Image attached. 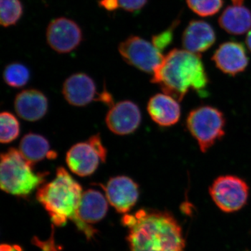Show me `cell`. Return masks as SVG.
I'll return each instance as SVG.
<instances>
[{"mask_svg":"<svg viewBox=\"0 0 251 251\" xmlns=\"http://www.w3.org/2000/svg\"><path fill=\"white\" fill-rule=\"evenodd\" d=\"M103 188L108 202L120 214L128 212L139 197L138 184L128 176L112 177Z\"/></svg>","mask_w":251,"mask_h":251,"instance_id":"cell-12","label":"cell"},{"mask_svg":"<svg viewBox=\"0 0 251 251\" xmlns=\"http://www.w3.org/2000/svg\"><path fill=\"white\" fill-rule=\"evenodd\" d=\"M19 150L11 148L1 156L0 186L4 192L26 197L45 181L48 173H36Z\"/></svg>","mask_w":251,"mask_h":251,"instance_id":"cell-4","label":"cell"},{"mask_svg":"<svg viewBox=\"0 0 251 251\" xmlns=\"http://www.w3.org/2000/svg\"><path fill=\"white\" fill-rule=\"evenodd\" d=\"M5 82L15 88H19L27 83L30 77L29 69L20 63H12L6 66L3 74Z\"/></svg>","mask_w":251,"mask_h":251,"instance_id":"cell-21","label":"cell"},{"mask_svg":"<svg viewBox=\"0 0 251 251\" xmlns=\"http://www.w3.org/2000/svg\"><path fill=\"white\" fill-rule=\"evenodd\" d=\"M188 8L201 17H210L221 11L224 0H186Z\"/></svg>","mask_w":251,"mask_h":251,"instance_id":"cell-23","label":"cell"},{"mask_svg":"<svg viewBox=\"0 0 251 251\" xmlns=\"http://www.w3.org/2000/svg\"><path fill=\"white\" fill-rule=\"evenodd\" d=\"M0 140L1 143H9L18 138L20 125L16 117L8 112H1L0 115Z\"/></svg>","mask_w":251,"mask_h":251,"instance_id":"cell-22","label":"cell"},{"mask_svg":"<svg viewBox=\"0 0 251 251\" xmlns=\"http://www.w3.org/2000/svg\"><path fill=\"white\" fill-rule=\"evenodd\" d=\"M99 6L108 11H114L120 6L118 0H100Z\"/></svg>","mask_w":251,"mask_h":251,"instance_id":"cell-26","label":"cell"},{"mask_svg":"<svg viewBox=\"0 0 251 251\" xmlns=\"http://www.w3.org/2000/svg\"><path fill=\"white\" fill-rule=\"evenodd\" d=\"M212 60L220 71L231 76L244 72L249 62L244 45L232 41L221 44L213 54Z\"/></svg>","mask_w":251,"mask_h":251,"instance_id":"cell-14","label":"cell"},{"mask_svg":"<svg viewBox=\"0 0 251 251\" xmlns=\"http://www.w3.org/2000/svg\"><path fill=\"white\" fill-rule=\"evenodd\" d=\"M108 200L99 191L89 189L82 193L76 217L73 222L90 239L95 234L91 224L101 221L108 212Z\"/></svg>","mask_w":251,"mask_h":251,"instance_id":"cell-9","label":"cell"},{"mask_svg":"<svg viewBox=\"0 0 251 251\" xmlns=\"http://www.w3.org/2000/svg\"><path fill=\"white\" fill-rule=\"evenodd\" d=\"M179 23V20L175 21L172 24L171 27L167 29L166 30L153 36L151 43L154 45L157 49L159 50L161 52L164 50L173 40V35H174V31L175 28L177 27Z\"/></svg>","mask_w":251,"mask_h":251,"instance_id":"cell-24","label":"cell"},{"mask_svg":"<svg viewBox=\"0 0 251 251\" xmlns=\"http://www.w3.org/2000/svg\"><path fill=\"white\" fill-rule=\"evenodd\" d=\"M149 115L157 125L171 126L179 121L181 107L178 100L166 94H157L148 102Z\"/></svg>","mask_w":251,"mask_h":251,"instance_id":"cell-16","label":"cell"},{"mask_svg":"<svg viewBox=\"0 0 251 251\" xmlns=\"http://www.w3.org/2000/svg\"><path fill=\"white\" fill-rule=\"evenodd\" d=\"M141 112L136 104L124 100L112 105L105 118L107 126L117 135L133 133L141 122Z\"/></svg>","mask_w":251,"mask_h":251,"instance_id":"cell-13","label":"cell"},{"mask_svg":"<svg viewBox=\"0 0 251 251\" xmlns=\"http://www.w3.org/2000/svg\"><path fill=\"white\" fill-rule=\"evenodd\" d=\"M151 82L181 101L190 90L205 97L209 78L200 54L175 49L164 56L153 74Z\"/></svg>","mask_w":251,"mask_h":251,"instance_id":"cell-2","label":"cell"},{"mask_svg":"<svg viewBox=\"0 0 251 251\" xmlns=\"http://www.w3.org/2000/svg\"><path fill=\"white\" fill-rule=\"evenodd\" d=\"M213 201L221 210L232 213L247 204L249 187L242 178L234 175H223L216 178L209 188Z\"/></svg>","mask_w":251,"mask_h":251,"instance_id":"cell-6","label":"cell"},{"mask_svg":"<svg viewBox=\"0 0 251 251\" xmlns=\"http://www.w3.org/2000/svg\"><path fill=\"white\" fill-rule=\"evenodd\" d=\"M19 151L32 166L46 158L52 159L56 157V153L50 150L48 140L36 133H28L23 137L20 143Z\"/></svg>","mask_w":251,"mask_h":251,"instance_id":"cell-19","label":"cell"},{"mask_svg":"<svg viewBox=\"0 0 251 251\" xmlns=\"http://www.w3.org/2000/svg\"><path fill=\"white\" fill-rule=\"evenodd\" d=\"M118 50L126 62L148 74H153L164 57L152 43L140 36H130L120 43Z\"/></svg>","mask_w":251,"mask_h":251,"instance_id":"cell-8","label":"cell"},{"mask_svg":"<svg viewBox=\"0 0 251 251\" xmlns=\"http://www.w3.org/2000/svg\"><path fill=\"white\" fill-rule=\"evenodd\" d=\"M46 39L54 51L59 53H68L80 45L82 33L76 23L69 18L61 17L50 23Z\"/></svg>","mask_w":251,"mask_h":251,"instance_id":"cell-11","label":"cell"},{"mask_svg":"<svg viewBox=\"0 0 251 251\" xmlns=\"http://www.w3.org/2000/svg\"><path fill=\"white\" fill-rule=\"evenodd\" d=\"M226 120L219 109L203 105L193 109L186 119V126L196 140L200 150L205 153L225 135Z\"/></svg>","mask_w":251,"mask_h":251,"instance_id":"cell-5","label":"cell"},{"mask_svg":"<svg viewBox=\"0 0 251 251\" xmlns=\"http://www.w3.org/2000/svg\"><path fill=\"white\" fill-rule=\"evenodd\" d=\"M148 0H118L120 7L128 12H135L143 9Z\"/></svg>","mask_w":251,"mask_h":251,"instance_id":"cell-25","label":"cell"},{"mask_svg":"<svg viewBox=\"0 0 251 251\" xmlns=\"http://www.w3.org/2000/svg\"><path fill=\"white\" fill-rule=\"evenodd\" d=\"M106 149L99 135L91 137L88 141L74 145L67 154V163L74 174L87 176L97 171L100 162L106 159Z\"/></svg>","mask_w":251,"mask_h":251,"instance_id":"cell-7","label":"cell"},{"mask_svg":"<svg viewBox=\"0 0 251 251\" xmlns=\"http://www.w3.org/2000/svg\"><path fill=\"white\" fill-rule=\"evenodd\" d=\"M219 24L226 32L242 35L251 28V11L244 4L227 6L219 16Z\"/></svg>","mask_w":251,"mask_h":251,"instance_id":"cell-18","label":"cell"},{"mask_svg":"<svg viewBox=\"0 0 251 251\" xmlns=\"http://www.w3.org/2000/svg\"><path fill=\"white\" fill-rule=\"evenodd\" d=\"M15 110L18 116L29 122H36L45 116L48 99L42 92L36 90L22 91L16 96Z\"/></svg>","mask_w":251,"mask_h":251,"instance_id":"cell-17","label":"cell"},{"mask_svg":"<svg viewBox=\"0 0 251 251\" xmlns=\"http://www.w3.org/2000/svg\"><path fill=\"white\" fill-rule=\"evenodd\" d=\"M122 223L128 228L130 251H184L182 229L169 212L140 209Z\"/></svg>","mask_w":251,"mask_h":251,"instance_id":"cell-1","label":"cell"},{"mask_svg":"<svg viewBox=\"0 0 251 251\" xmlns=\"http://www.w3.org/2000/svg\"><path fill=\"white\" fill-rule=\"evenodd\" d=\"M82 193L80 184L60 167L54 179L38 188L36 199L49 214L51 222L62 227L76 217Z\"/></svg>","mask_w":251,"mask_h":251,"instance_id":"cell-3","label":"cell"},{"mask_svg":"<svg viewBox=\"0 0 251 251\" xmlns=\"http://www.w3.org/2000/svg\"><path fill=\"white\" fill-rule=\"evenodd\" d=\"M21 0H0V23L4 27L14 25L22 17Z\"/></svg>","mask_w":251,"mask_h":251,"instance_id":"cell-20","label":"cell"},{"mask_svg":"<svg viewBox=\"0 0 251 251\" xmlns=\"http://www.w3.org/2000/svg\"><path fill=\"white\" fill-rule=\"evenodd\" d=\"M62 93L68 103L74 106H85L95 100L109 104L110 94L97 93L94 80L85 74H75L68 77L63 85Z\"/></svg>","mask_w":251,"mask_h":251,"instance_id":"cell-10","label":"cell"},{"mask_svg":"<svg viewBox=\"0 0 251 251\" xmlns=\"http://www.w3.org/2000/svg\"><path fill=\"white\" fill-rule=\"evenodd\" d=\"M232 4H244L245 0H231Z\"/></svg>","mask_w":251,"mask_h":251,"instance_id":"cell-29","label":"cell"},{"mask_svg":"<svg viewBox=\"0 0 251 251\" xmlns=\"http://www.w3.org/2000/svg\"><path fill=\"white\" fill-rule=\"evenodd\" d=\"M216 32L210 24L201 20H193L183 32L181 42L184 49L200 54L215 44Z\"/></svg>","mask_w":251,"mask_h":251,"instance_id":"cell-15","label":"cell"},{"mask_svg":"<svg viewBox=\"0 0 251 251\" xmlns=\"http://www.w3.org/2000/svg\"><path fill=\"white\" fill-rule=\"evenodd\" d=\"M246 45H247L248 49L251 52V28L250 30L247 32V37H246Z\"/></svg>","mask_w":251,"mask_h":251,"instance_id":"cell-28","label":"cell"},{"mask_svg":"<svg viewBox=\"0 0 251 251\" xmlns=\"http://www.w3.org/2000/svg\"><path fill=\"white\" fill-rule=\"evenodd\" d=\"M0 251H23L22 247L19 245H11V244H1Z\"/></svg>","mask_w":251,"mask_h":251,"instance_id":"cell-27","label":"cell"}]
</instances>
